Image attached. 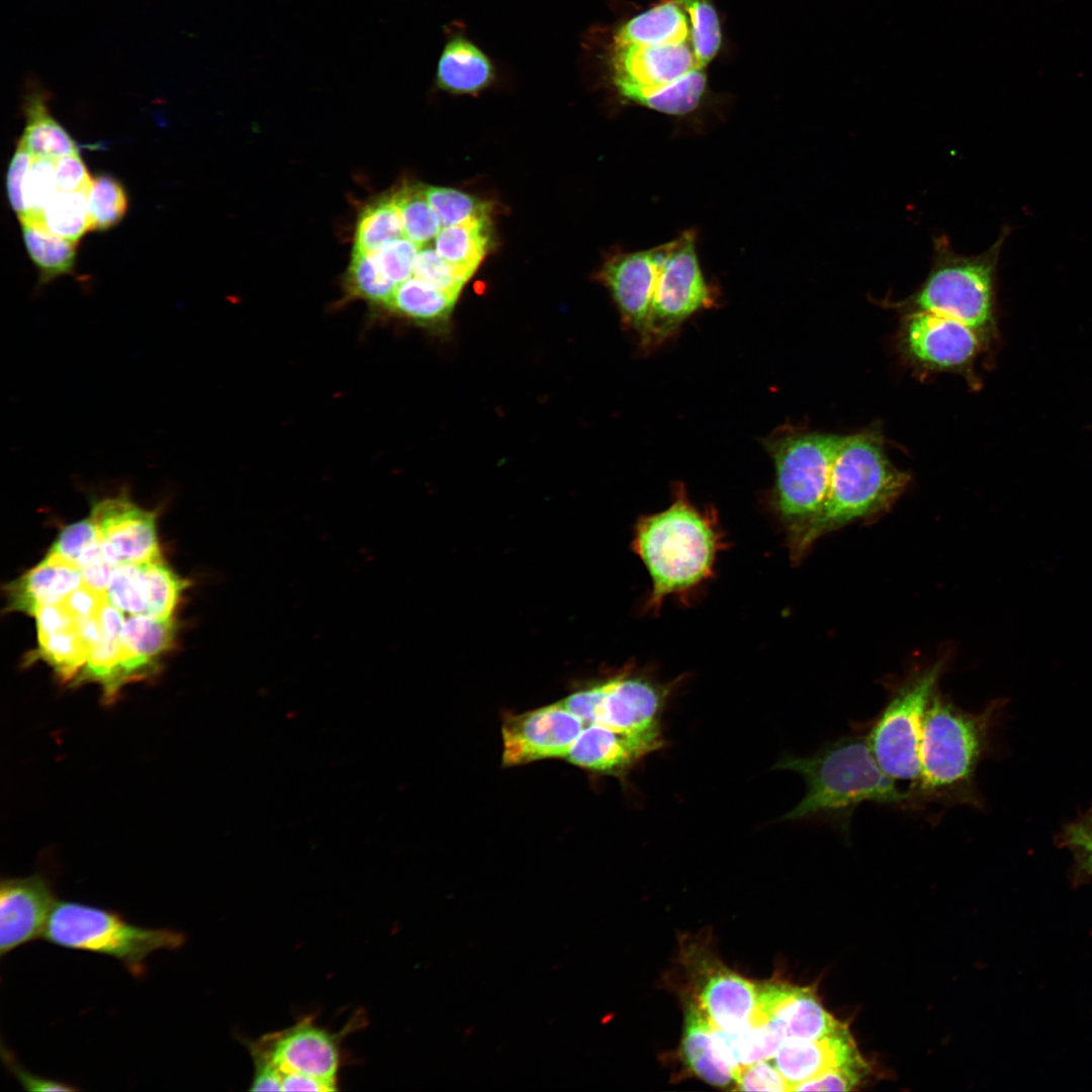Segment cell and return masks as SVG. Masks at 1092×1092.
Masks as SVG:
<instances>
[{"instance_id":"obj_33","label":"cell","mask_w":1092,"mask_h":1092,"mask_svg":"<svg viewBox=\"0 0 1092 1092\" xmlns=\"http://www.w3.org/2000/svg\"><path fill=\"white\" fill-rule=\"evenodd\" d=\"M399 208L393 193L368 203L361 211L355 231L354 250L373 253L383 245L403 238Z\"/></svg>"},{"instance_id":"obj_18","label":"cell","mask_w":1092,"mask_h":1092,"mask_svg":"<svg viewBox=\"0 0 1092 1092\" xmlns=\"http://www.w3.org/2000/svg\"><path fill=\"white\" fill-rule=\"evenodd\" d=\"M38 647L32 658L49 664L63 681H74L90 650L84 633L86 622L78 620L63 603L39 609L34 615Z\"/></svg>"},{"instance_id":"obj_42","label":"cell","mask_w":1092,"mask_h":1092,"mask_svg":"<svg viewBox=\"0 0 1092 1092\" xmlns=\"http://www.w3.org/2000/svg\"><path fill=\"white\" fill-rule=\"evenodd\" d=\"M59 191L55 161L33 159L23 187L25 214L18 218L19 221L44 225L43 211Z\"/></svg>"},{"instance_id":"obj_25","label":"cell","mask_w":1092,"mask_h":1092,"mask_svg":"<svg viewBox=\"0 0 1092 1092\" xmlns=\"http://www.w3.org/2000/svg\"><path fill=\"white\" fill-rule=\"evenodd\" d=\"M489 57L463 35L452 36L444 46L437 65L438 88L454 94H475L494 80Z\"/></svg>"},{"instance_id":"obj_44","label":"cell","mask_w":1092,"mask_h":1092,"mask_svg":"<svg viewBox=\"0 0 1092 1092\" xmlns=\"http://www.w3.org/2000/svg\"><path fill=\"white\" fill-rule=\"evenodd\" d=\"M1056 841L1073 854L1075 881L1092 880V807L1063 826Z\"/></svg>"},{"instance_id":"obj_13","label":"cell","mask_w":1092,"mask_h":1092,"mask_svg":"<svg viewBox=\"0 0 1092 1092\" xmlns=\"http://www.w3.org/2000/svg\"><path fill=\"white\" fill-rule=\"evenodd\" d=\"M982 338L966 324L936 312L913 310L904 323L903 343L918 362L949 369L968 364Z\"/></svg>"},{"instance_id":"obj_41","label":"cell","mask_w":1092,"mask_h":1092,"mask_svg":"<svg viewBox=\"0 0 1092 1092\" xmlns=\"http://www.w3.org/2000/svg\"><path fill=\"white\" fill-rule=\"evenodd\" d=\"M109 604L130 616L147 615V592L142 563L115 566L106 590Z\"/></svg>"},{"instance_id":"obj_32","label":"cell","mask_w":1092,"mask_h":1092,"mask_svg":"<svg viewBox=\"0 0 1092 1092\" xmlns=\"http://www.w3.org/2000/svg\"><path fill=\"white\" fill-rule=\"evenodd\" d=\"M20 223L27 253L39 271L38 285L73 272L78 243L52 234L43 224Z\"/></svg>"},{"instance_id":"obj_6","label":"cell","mask_w":1092,"mask_h":1092,"mask_svg":"<svg viewBox=\"0 0 1092 1092\" xmlns=\"http://www.w3.org/2000/svg\"><path fill=\"white\" fill-rule=\"evenodd\" d=\"M1008 233L1004 228L987 251L975 256L957 253L945 236L935 238L929 273L908 305L953 317L986 339L994 332L996 271Z\"/></svg>"},{"instance_id":"obj_9","label":"cell","mask_w":1092,"mask_h":1092,"mask_svg":"<svg viewBox=\"0 0 1092 1092\" xmlns=\"http://www.w3.org/2000/svg\"><path fill=\"white\" fill-rule=\"evenodd\" d=\"M712 302V291L699 263L696 235L687 231L659 246L654 296L641 343L649 347L663 342L684 321Z\"/></svg>"},{"instance_id":"obj_43","label":"cell","mask_w":1092,"mask_h":1092,"mask_svg":"<svg viewBox=\"0 0 1092 1092\" xmlns=\"http://www.w3.org/2000/svg\"><path fill=\"white\" fill-rule=\"evenodd\" d=\"M423 189L442 228L471 218L488 217V205L471 195L446 187L428 186Z\"/></svg>"},{"instance_id":"obj_48","label":"cell","mask_w":1092,"mask_h":1092,"mask_svg":"<svg viewBox=\"0 0 1092 1092\" xmlns=\"http://www.w3.org/2000/svg\"><path fill=\"white\" fill-rule=\"evenodd\" d=\"M866 1062L828 1070L794 1088V1091H848L867 1075Z\"/></svg>"},{"instance_id":"obj_12","label":"cell","mask_w":1092,"mask_h":1092,"mask_svg":"<svg viewBox=\"0 0 1092 1092\" xmlns=\"http://www.w3.org/2000/svg\"><path fill=\"white\" fill-rule=\"evenodd\" d=\"M90 518L98 529L104 557L111 566L162 558L155 512L140 508L125 490L96 500Z\"/></svg>"},{"instance_id":"obj_10","label":"cell","mask_w":1092,"mask_h":1092,"mask_svg":"<svg viewBox=\"0 0 1092 1092\" xmlns=\"http://www.w3.org/2000/svg\"><path fill=\"white\" fill-rule=\"evenodd\" d=\"M361 1019L356 1015L341 1031L331 1032L316 1025L313 1016H305L290 1027L244 1043L266 1056L281 1075L300 1073L337 1086L342 1065L341 1041L360 1026Z\"/></svg>"},{"instance_id":"obj_53","label":"cell","mask_w":1092,"mask_h":1092,"mask_svg":"<svg viewBox=\"0 0 1092 1092\" xmlns=\"http://www.w3.org/2000/svg\"><path fill=\"white\" fill-rule=\"evenodd\" d=\"M254 1063V1078L249 1088L251 1091H282L281 1072L263 1054L248 1049Z\"/></svg>"},{"instance_id":"obj_23","label":"cell","mask_w":1092,"mask_h":1092,"mask_svg":"<svg viewBox=\"0 0 1092 1092\" xmlns=\"http://www.w3.org/2000/svg\"><path fill=\"white\" fill-rule=\"evenodd\" d=\"M173 618L159 619L146 615L130 616L121 630L122 678L128 682L152 676L174 641Z\"/></svg>"},{"instance_id":"obj_50","label":"cell","mask_w":1092,"mask_h":1092,"mask_svg":"<svg viewBox=\"0 0 1092 1092\" xmlns=\"http://www.w3.org/2000/svg\"><path fill=\"white\" fill-rule=\"evenodd\" d=\"M32 160V156L17 144V149L8 167L6 185L9 203L18 218L25 214L23 187Z\"/></svg>"},{"instance_id":"obj_19","label":"cell","mask_w":1092,"mask_h":1092,"mask_svg":"<svg viewBox=\"0 0 1092 1092\" xmlns=\"http://www.w3.org/2000/svg\"><path fill=\"white\" fill-rule=\"evenodd\" d=\"M774 1059L775 1066L789 1083L790 1091L828 1070L864 1062L843 1024L816 1040L785 1041Z\"/></svg>"},{"instance_id":"obj_22","label":"cell","mask_w":1092,"mask_h":1092,"mask_svg":"<svg viewBox=\"0 0 1092 1092\" xmlns=\"http://www.w3.org/2000/svg\"><path fill=\"white\" fill-rule=\"evenodd\" d=\"M82 585L77 567L47 554L39 564L7 585L8 611L34 617L39 609L63 603Z\"/></svg>"},{"instance_id":"obj_39","label":"cell","mask_w":1092,"mask_h":1092,"mask_svg":"<svg viewBox=\"0 0 1092 1092\" xmlns=\"http://www.w3.org/2000/svg\"><path fill=\"white\" fill-rule=\"evenodd\" d=\"M690 16L691 44L701 69L717 55L721 46L718 14L709 0H676Z\"/></svg>"},{"instance_id":"obj_37","label":"cell","mask_w":1092,"mask_h":1092,"mask_svg":"<svg viewBox=\"0 0 1092 1092\" xmlns=\"http://www.w3.org/2000/svg\"><path fill=\"white\" fill-rule=\"evenodd\" d=\"M142 564L147 592L146 616L159 619L172 618L180 597L188 587L189 582L175 573L162 558Z\"/></svg>"},{"instance_id":"obj_17","label":"cell","mask_w":1092,"mask_h":1092,"mask_svg":"<svg viewBox=\"0 0 1092 1092\" xmlns=\"http://www.w3.org/2000/svg\"><path fill=\"white\" fill-rule=\"evenodd\" d=\"M610 68L614 85L646 87L664 86L701 69L690 40L643 47L612 44Z\"/></svg>"},{"instance_id":"obj_30","label":"cell","mask_w":1092,"mask_h":1092,"mask_svg":"<svg viewBox=\"0 0 1092 1092\" xmlns=\"http://www.w3.org/2000/svg\"><path fill=\"white\" fill-rule=\"evenodd\" d=\"M458 295L412 276L396 285L384 309L418 324H436L449 316Z\"/></svg>"},{"instance_id":"obj_5","label":"cell","mask_w":1092,"mask_h":1092,"mask_svg":"<svg viewBox=\"0 0 1092 1092\" xmlns=\"http://www.w3.org/2000/svg\"><path fill=\"white\" fill-rule=\"evenodd\" d=\"M909 478L889 460L879 436L846 435L834 459L824 508L808 535V548L832 531L887 510Z\"/></svg>"},{"instance_id":"obj_2","label":"cell","mask_w":1092,"mask_h":1092,"mask_svg":"<svg viewBox=\"0 0 1092 1092\" xmlns=\"http://www.w3.org/2000/svg\"><path fill=\"white\" fill-rule=\"evenodd\" d=\"M776 767L799 774L807 787L802 800L783 817L785 821H823L847 835L851 818L862 804L907 811V790L882 769L858 723L851 733L815 753L787 755Z\"/></svg>"},{"instance_id":"obj_29","label":"cell","mask_w":1092,"mask_h":1092,"mask_svg":"<svg viewBox=\"0 0 1092 1092\" xmlns=\"http://www.w3.org/2000/svg\"><path fill=\"white\" fill-rule=\"evenodd\" d=\"M704 69H696L682 78L659 87L630 83L616 84L624 98L658 112L682 115L693 111L701 102L707 79Z\"/></svg>"},{"instance_id":"obj_4","label":"cell","mask_w":1092,"mask_h":1092,"mask_svg":"<svg viewBox=\"0 0 1092 1092\" xmlns=\"http://www.w3.org/2000/svg\"><path fill=\"white\" fill-rule=\"evenodd\" d=\"M844 438L829 433H792L767 444L776 467L770 510L785 533L794 562L809 551L808 535L824 508L834 459Z\"/></svg>"},{"instance_id":"obj_28","label":"cell","mask_w":1092,"mask_h":1092,"mask_svg":"<svg viewBox=\"0 0 1092 1092\" xmlns=\"http://www.w3.org/2000/svg\"><path fill=\"white\" fill-rule=\"evenodd\" d=\"M26 125L18 144L33 159H58L78 153L75 142L65 128L51 115L47 95L42 90H31L24 101Z\"/></svg>"},{"instance_id":"obj_46","label":"cell","mask_w":1092,"mask_h":1092,"mask_svg":"<svg viewBox=\"0 0 1092 1092\" xmlns=\"http://www.w3.org/2000/svg\"><path fill=\"white\" fill-rule=\"evenodd\" d=\"M420 249L403 237L383 245L371 254L387 278L397 285L412 277Z\"/></svg>"},{"instance_id":"obj_16","label":"cell","mask_w":1092,"mask_h":1092,"mask_svg":"<svg viewBox=\"0 0 1092 1092\" xmlns=\"http://www.w3.org/2000/svg\"><path fill=\"white\" fill-rule=\"evenodd\" d=\"M659 246L609 259L600 277L611 291L624 324L643 336L653 301Z\"/></svg>"},{"instance_id":"obj_31","label":"cell","mask_w":1092,"mask_h":1092,"mask_svg":"<svg viewBox=\"0 0 1092 1092\" xmlns=\"http://www.w3.org/2000/svg\"><path fill=\"white\" fill-rule=\"evenodd\" d=\"M488 217L471 218L442 228L435 238V250L468 278L474 273L489 244Z\"/></svg>"},{"instance_id":"obj_14","label":"cell","mask_w":1092,"mask_h":1092,"mask_svg":"<svg viewBox=\"0 0 1092 1092\" xmlns=\"http://www.w3.org/2000/svg\"><path fill=\"white\" fill-rule=\"evenodd\" d=\"M57 900L47 879L36 874L0 884V954L42 937Z\"/></svg>"},{"instance_id":"obj_26","label":"cell","mask_w":1092,"mask_h":1092,"mask_svg":"<svg viewBox=\"0 0 1092 1092\" xmlns=\"http://www.w3.org/2000/svg\"><path fill=\"white\" fill-rule=\"evenodd\" d=\"M681 1050L688 1067L705 1082L717 1087L736 1085L739 1074L722 1057L714 1025L696 1003L687 1009Z\"/></svg>"},{"instance_id":"obj_7","label":"cell","mask_w":1092,"mask_h":1092,"mask_svg":"<svg viewBox=\"0 0 1092 1092\" xmlns=\"http://www.w3.org/2000/svg\"><path fill=\"white\" fill-rule=\"evenodd\" d=\"M42 938L64 948L110 957L120 962L134 978H143L151 953L178 949L186 937L183 932L171 928L134 925L113 910L75 901H57Z\"/></svg>"},{"instance_id":"obj_47","label":"cell","mask_w":1092,"mask_h":1092,"mask_svg":"<svg viewBox=\"0 0 1092 1092\" xmlns=\"http://www.w3.org/2000/svg\"><path fill=\"white\" fill-rule=\"evenodd\" d=\"M99 541L98 529L89 517V519L64 528L48 554L54 555L76 567L81 556Z\"/></svg>"},{"instance_id":"obj_49","label":"cell","mask_w":1092,"mask_h":1092,"mask_svg":"<svg viewBox=\"0 0 1092 1092\" xmlns=\"http://www.w3.org/2000/svg\"><path fill=\"white\" fill-rule=\"evenodd\" d=\"M736 1089L741 1091H790L787 1080L777 1067L765 1061L743 1066L740 1070Z\"/></svg>"},{"instance_id":"obj_11","label":"cell","mask_w":1092,"mask_h":1092,"mask_svg":"<svg viewBox=\"0 0 1092 1092\" xmlns=\"http://www.w3.org/2000/svg\"><path fill=\"white\" fill-rule=\"evenodd\" d=\"M583 723L555 703L521 714H508L502 726L503 764L521 765L546 758H565Z\"/></svg>"},{"instance_id":"obj_38","label":"cell","mask_w":1092,"mask_h":1092,"mask_svg":"<svg viewBox=\"0 0 1092 1092\" xmlns=\"http://www.w3.org/2000/svg\"><path fill=\"white\" fill-rule=\"evenodd\" d=\"M88 192L59 191L43 211V223L49 232L78 243L89 231Z\"/></svg>"},{"instance_id":"obj_45","label":"cell","mask_w":1092,"mask_h":1092,"mask_svg":"<svg viewBox=\"0 0 1092 1092\" xmlns=\"http://www.w3.org/2000/svg\"><path fill=\"white\" fill-rule=\"evenodd\" d=\"M413 276L440 290L459 294L469 279L444 260L435 249L426 246L419 250Z\"/></svg>"},{"instance_id":"obj_20","label":"cell","mask_w":1092,"mask_h":1092,"mask_svg":"<svg viewBox=\"0 0 1092 1092\" xmlns=\"http://www.w3.org/2000/svg\"><path fill=\"white\" fill-rule=\"evenodd\" d=\"M653 752L636 738L592 724L583 726L565 758L584 769L623 778Z\"/></svg>"},{"instance_id":"obj_8","label":"cell","mask_w":1092,"mask_h":1092,"mask_svg":"<svg viewBox=\"0 0 1092 1092\" xmlns=\"http://www.w3.org/2000/svg\"><path fill=\"white\" fill-rule=\"evenodd\" d=\"M944 667L945 662L939 660L911 673L891 689L886 705L874 719L858 723L882 769L896 782H907V791L919 777L923 720Z\"/></svg>"},{"instance_id":"obj_35","label":"cell","mask_w":1092,"mask_h":1092,"mask_svg":"<svg viewBox=\"0 0 1092 1092\" xmlns=\"http://www.w3.org/2000/svg\"><path fill=\"white\" fill-rule=\"evenodd\" d=\"M728 1035L734 1058L741 1068L774 1058L785 1042L779 1027L755 1012L746 1025L728 1031Z\"/></svg>"},{"instance_id":"obj_21","label":"cell","mask_w":1092,"mask_h":1092,"mask_svg":"<svg viewBox=\"0 0 1092 1092\" xmlns=\"http://www.w3.org/2000/svg\"><path fill=\"white\" fill-rule=\"evenodd\" d=\"M756 995L757 986L717 965L702 977L696 1004L715 1026L736 1031L751 1019Z\"/></svg>"},{"instance_id":"obj_36","label":"cell","mask_w":1092,"mask_h":1092,"mask_svg":"<svg viewBox=\"0 0 1092 1092\" xmlns=\"http://www.w3.org/2000/svg\"><path fill=\"white\" fill-rule=\"evenodd\" d=\"M399 208L404 238L420 248L436 238L442 229L438 215L419 186H402L393 193Z\"/></svg>"},{"instance_id":"obj_34","label":"cell","mask_w":1092,"mask_h":1092,"mask_svg":"<svg viewBox=\"0 0 1092 1092\" xmlns=\"http://www.w3.org/2000/svg\"><path fill=\"white\" fill-rule=\"evenodd\" d=\"M344 287L348 298L362 299L384 308L396 284L382 272L371 253L353 251Z\"/></svg>"},{"instance_id":"obj_27","label":"cell","mask_w":1092,"mask_h":1092,"mask_svg":"<svg viewBox=\"0 0 1092 1092\" xmlns=\"http://www.w3.org/2000/svg\"><path fill=\"white\" fill-rule=\"evenodd\" d=\"M690 40V21L676 0H667L621 25L613 38L617 46H659Z\"/></svg>"},{"instance_id":"obj_24","label":"cell","mask_w":1092,"mask_h":1092,"mask_svg":"<svg viewBox=\"0 0 1092 1092\" xmlns=\"http://www.w3.org/2000/svg\"><path fill=\"white\" fill-rule=\"evenodd\" d=\"M98 620L99 636L90 647L87 661L74 682L76 686L98 684L104 702L109 704L124 686L121 669L123 613L106 601L100 609Z\"/></svg>"},{"instance_id":"obj_3","label":"cell","mask_w":1092,"mask_h":1092,"mask_svg":"<svg viewBox=\"0 0 1092 1092\" xmlns=\"http://www.w3.org/2000/svg\"><path fill=\"white\" fill-rule=\"evenodd\" d=\"M724 537L715 510L697 508L681 486L666 509L640 517L632 549L651 580L643 611L656 615L667 598L685 600L710 580Z\"/></svg>"},{"instance_id":"obj_52","label":"cell","mask_w":1092,"mask_h":1092,"mask_svg":"<svg viewBox=\"0 0 1092 1092\" xmlns=\"http://www.w3.org/2000/svg\"><path fill=\"white\" fill-rule=\"evenodd\" d=\"M57 183L60 191L89 192L93 179L78 153L68 155L55 162Z\"/></svg>"},{"instance_id":"obj_1","label":"cell","mask_w":1092,"mask_h":1092,"mask_svg":"<svg viewBox=\"0 0 1092 1092\" xmlns=\"http://www.w3.org/2000/svg\"><path fill=\"white\" fill-rule=\"evenodd\" d=\"M1005 701L996 699L981 711L959 707L937 691L925 712L919 743V777L907 791V811L938 809L939 817L956 806L983 809L977 769L992 751V740Z\"/></svg>"},{"instance_id":"obj_54","label":"cell","mask_w":1092,"mask_h":1092,"mask_svg":"<svg viewBox=\"0 0 1092 1092\" xmlns=\"http://www.w3.org/2000/svg\"><path fill=\"white\" fill-rule=\"evenodd\" d=\"M337 1086L300 1073L282 1074V1091H336Z\"/></svg>"},{"instance_id":"obj_40","label":"cell","mask_w":1092,"mask_h":1092,"mask_svg":"<svg viewBox=\"0 0 1092 1092\" xmlns=\"http://www.w3.org/2000/svg\"><path fill=\"white\" fill-rule=\"evenodd\" d=\"M87 203L89 231H106L116 225L124 216L128 204L122 185L105 174L93 179Z\"/></svg>"},{"instance_id":"obj_51","label":"cell","mask_w":1092,"mask_h":1092,"mask_svg":"<svg viewBox=\"0 0 1092 1092\" xmlns=\"http://www.w3.org/2000/svg\"><path fill=\"white\" fill-rule=\"evenodd\" d=\"M1 1055L7 1070L17 1079L22 1088L30 1092H71L79 1088L70 1083L40 1077L23 1068L15 1056L2 1043Z\"/></svg>"},{"instance_id":"obj_15","label":"cell","mask_w":1092,"mask_h":1092,"mask_svg":"<svg viewBox=\"0 0 1092 1092\" xmlns=\"http://www.w3.org/2000/svg\"><path fill=\"white\" fill-rule=\"evenodd\" d=\"M754 1011L774 1022L785 1041L816 1040L842 1024L824 1009L812 989L786 983L757 986Z\"/></svg>"}]
</instances>
